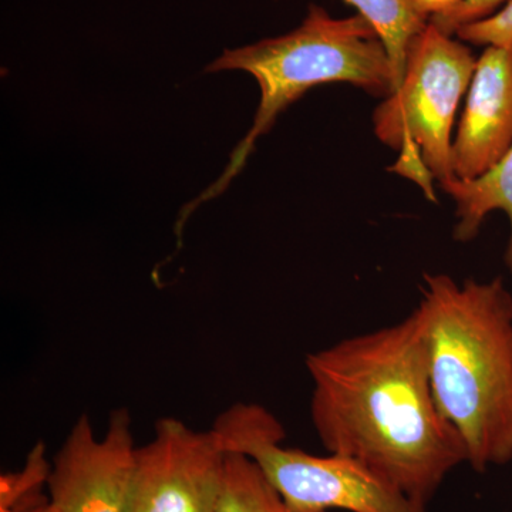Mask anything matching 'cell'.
<instances>
[{
    "label": "cell",
    "mask_w": 512,
    "mask_h": 512,
    "mask_svg": "<svg viewBox=\"0 0 512 512\" xmlns=\"http://www.w3.org/2000/svg\"><path fill=\"white\" fill-rule=\"evenodd\" d=\"M311 420L329 454L352 458L424 505L466 463L431 389L423 320L407 318L309 353Z\"/></svg>",
    "instance_id": "cell-1"
},
{
    "label": "cell",
    "mask_w": 512,
    "mask_h": 512,
    "mask_svg": "<svg viewBox=\"0 0 512 512\" xmlns=\"http://www.w3.org/2000/svg\"><path fill=\"white\" fill-rule=\"evenodd\" d=\"M431 389L478 473L512 461V295L501 276L458 284L424 274Z\"/></svg>",
    "instance_id": "cell-2"
},
{
    "label": "cell",
    "mask_w": 512,
    "mask_h": 512,
    "mask_svg": "<svg viewBox=\"0 0 512 512\" xmlns=\"http://www.w3.org/2000/svg\"><path fill=\"white\" fill-rule=\"evenodd\" d=\"M222 70H244L254 76L261 89V103L251 130L231 154L220 180L181 212L175 225L178 235L192 212L225 191L247 164L256 141L308 90L319 84L348 83L386 99L396 86L389 53L375 26L359 13L350 18H332L318 5L309 6L302 25L292 32L225 50L207 67L211 73Z\"/></svg>",
    "instance_id": "cell-3"
},
{
    "label": "cell",
    "mask_w": 512,
    "mask_h": 512,
    "mask_svg": "<svg viewBox=\"0 0 512 512\" xmlns=\"http://www.w3.org/2000/svg\"><path fill=\"white\" fill-rule=\"evenodd\" d=\"M477 59L470 47L427 23L407 50L403 82L373 113L376 137L400 158L390 170L410 178L434 200L433 178H454L451 130Z\"/></svg>",
    "instance_id": "cell-4"
},
{
    "label": "cell",
    "mask_w": 512,
    "mask_h": 512,
    "mask_svg": "<svg viewBox=\"0 0 512 512\" xmlns=\"http://www.w3.org/2000/svg\"><path fill=\"white\" fill-rule=\"evenodd\" d=\"M212 430L225 451L245 454L262 468L293 512H427L359 461L286 448L284 426L261 404H234Z\"/></svg>",
    "instance_id": "cell-5"
},
{
    "label": "cell",
    "mask_w": 512,
    "mask_h": 512,
    "mask_svg": "<svg viewBox=\"0 0 512 512\" xmlns=\"http://www.w3.org/2000/svg\"><path fill=\"white\" fill-rule=\"evenodd\" d=\"M137 464L127 409L111 412L100 439L89 414H82L53 458L47 481L50 512H130Z\"/></svg>",
    "instance_id": "cell-6"
},
{
    "label": "cell",
    "mask_w": 512,
    "mask_h": 512,
    "mask_svg": "<svg viewBox=\"0 0 512 512\" xmlns=\"http://www.w3.org/2000/svg\"><path fill=\"white\" fill-rule=\"evenodd\" d=\"M224 457L214 430L158 420L153 439L138 447L130 512H214Z\"/></svg>",
    "instance_id": "cell-7"
},
{
    "label": "cell",
    "mask_w": 512,
    "mask_h": 512,
    "mask_svg": "<svg viewBox=\"0 0 512 512\" xmlns=\"http://www.w3.org/2000/svg\"><path fill=\"white\" fill-rule=\"evenodd\" d=\"M512 146V47H485L451 147L454 178L476 181Z\"/></svg>",
    "instance_id": "cell-8"
},
{
    "label": "cell",
    "mask_w": 512,
    "mask_h": 512,
    "mask_svg": "<svg viewBox=\"0 0 512 512\" xmlns=\"http://www.w3.org/2000/svg\"><path fill=\"white\" fill-rule=\"evenodd\" d=\"M440 187L456 202L453 237L458 242L473 241L491 212H505L510 221L505 265L512 275V146L503 161L484 177L476 181L451 178L440 183Z\"/></svg>",
    "instance_id": "cell-9"
},
{
    "label": "cell",
    "mask_w": 512,
    "mask_h": 512,
    "mask_svg": "<svg viewBox=\"0 0 512 512\" xmlns=\"http://www.w3.org/2000/svg\"><path fill=\"white\" fill-rule=\"evenodd\" d=\"M214 512H293L251 457L225 451Z\"/></svg>",
    "instance_id": "cell-10"
},
{
    "label": "cell",
    "mask_w": 512,
    "mask_h": 512,
    "mask_svg": "<svg viewBox=\"0 0 512 512\" xmlns=\"http://www.w3.org/2000/svg\"><path fill=\"white\" fill-rule=\"evenodd\" d=\"M355 6L359 15L369 20L389 53L394 72V92L403 82L407 50L413 37L426 28L421 19L404 0H345ZM393 92V93H394Z\"/></svg>",
    "instance_id": "cell-11"
},
{
    "label": "cell",
    "mask_w": 512,
    "mask_h": 512,
    "mask_svg": "<svg viewBox=\"0 0 512 512\" xmlns=\"http://www.w3.org/2000/svg\"><path fill=\"white\" fill-rule=\"evenodd\" d=\"M50 473L52 464L47 460L45 443L39 441L30 450L22 470L0 477V511H8L26 498L43 493Z\"/></svg>",
    "instance_id": "cell-12"
},
{
    "label": "cell",
    "mask_w": 512,
    "mask_h": 512,
    "mask_svg": "<svg viewBox=\"0 0 512 512\" xmlns=\"http://www.w3.org/2000/svg\"><path fill=\"white\" fill-rule=\"evenodd\" d=\"M456 36L470 45L512 47V0H507L493 15L458 29Z\"/></svg>",
    "instance_id": "cell-13"
},
{
    "label": "cell",
    "mask_w": 512,
    "mask_h": 512,
    "mask_svg": "<svg viewBox=\"0 0 512 512\" xmlns=\"http://www.w3.org/2000/svg\"><path fill=\"white\" fill-rule=\"evenodd\" d=\"M504 2L505 0H463L456 8L433 16L429 22L444 35L454 36L458 29L468 23L477 22V20L493 15Z\"/></svg>",
    "instance_id": "cell-14"
},
{
    "label": "cell",
    "mask_w": 512,
    "mask_h": 512,
    "mask_svg": "<svg viewBox=\"0 0 512 512\" xmlns=\"http://www.w3.org/2000/svg\"><path fill=\"white\" fill-rule=\"evenodd\" d=\"M404 2L410 6V9L417 16L429 22L433 16L441 15V13L456 8L463 0H404Z\"/></svg>",
    "instance_id": "cell-15"
},
{
    "label": "cell",
    "mask_w": 512,
    "mask_h": 512,
    "mask_svg": "<svg viewBox=\"0 0 512 512\" xmlns=\"http://www.w3.org/2000/svg\"><path fill=\"white\" fill-rule=\"evenodd\" d=\"M0 512H50L49 497L43 493L33 495L10 510Z\"/></svg>",
    "instance_id": "cell-16"
}]
</instances>
